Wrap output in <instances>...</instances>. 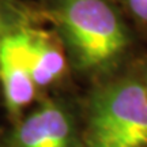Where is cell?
Segmentation results:
<instances>
[{
    "label": "cell",
    "instance_id": "1",
    "mask_svg": "<svg viewBox=\"0 0 147 147\" xmlns=\"http://www.w3.org/2000/svg\"><path fill=\"white\" fill-rule=\"evenodd\" d=\"M52 18L79 71L104 74L128 49L127 26L109 0H55Z\"/></svg>",
    "mask_w": 147,
    "mask_h": 147
},
{
    "label": "cell",
    "instance_id": "2",
    "mask_svg": "<svg viewBox=\"0 0 147 147\" xmlns=\"http://www.w3.org/2000/svg\"><path fill=\"white\" fill-rule=\"evenodd\" d=\"M86 147H147V90L123 79L97 91L89 106Z\"/></svg>",
    "mask_w": 147,
    "mask_h": 147
},
{
    "label": "cell",
    "instance_id": "3",
    "mask_svg": "<svg viewBox=\"0 0 147 147\" xmlns=\"http://www.w3.org/2000/svg\"><path fill=\"white\" fill-rule=\"evenodd\" d=\"M12 147H79L71 113L55 101H45L16 125Z\"/></svg>",
    "mask_w": 147,
    "mask_h": 147
},
{
    "label": "cell",
    "instance_id": "4",
    "mask_svg": "<svg viewBox=\"0 0 147 147\" xmlns=\"http://www.w3.org/2000/svg\"><path fill=\"white\" fill-rule=\"evenodd\" d=\"M0 84L12 116L19 115L36 97L37 86L25 59L21 26L10 29L0 38Z\"/></svg>",
    "mask_w": 147,
    "mask_h": 147
},
{
    "label": "cell",
    "instance_id": "5",
    "mask_svg": "<svg viewBox=\"0 0 147 147\" xmlns=\"http://www.w3.org/2000/svg\"><path fill=\"white\" fill-rule=\"evenodd\" d=\"M21 34L25 59L37 89L53 84L67 69L60 42L45 30L30 26H21Z\"/></svg>",
    "mask_w": 147,
    "mask_h": 147
},
{
    "label": "cell",
    "instance_id": "6",
    "mask_svg": "<svg viewBox=\"0 0 147 147\" xmlns=\"http://www.w3.org/2000/svg\"><path fill=\"white\" fill-rule=\"evenodd\" d=\"M124 3L135 19L147 25V0H124Z\"/></svg>",
    "mask_w": 147,
    "mask_h": 147
},
{
    "label": "cell",
    "instance_id": "7",
    "mask_svg": "<svg viewBox=\"0 0 147 147\" xmlns=\"http://www.w3.org/2000/svg\"><path fill=\"white\" fill-rule=\"evenodd\" d=\"M12 23H11L10 18H8V15L5 14L4 11L0 10V38L4 36L5 33L8 32L10 29H12Z\"/></svg>",
    "mask_w": 147,
    "mask_h": 147
},
{
    "label": "cell",
    "instance_id": "8",
    "mask_svg": "<svg viewBox=\"0 0 147 147\" xmlns=\"http://www.w3.org/2000/svg\"><path fill=\"white\" fill-rule=\"evenodd\" d=\"M144 86H146V90H147V78H146V83H144Z\"/></svg>",
    "mask_w": 147,
    "mask_h": 147
},
{
    "label": "cell",
    "instance_id": "9",
    "mask_svg": "<svg viewBox=\"0 0 147 147\" xmlns=\"http://www.w3.org/2000/svg\"><path fill=\"white\" fill-rule=\"evenodd\" d=\"M1 1H4V0H0V3H1Z\"/></svg>",
    "mask_w": 147,
    "mask_h": 147
}]
</instances>
